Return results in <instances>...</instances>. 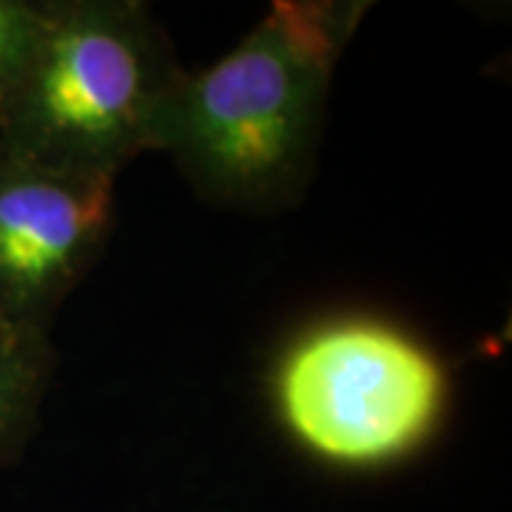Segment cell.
<instances>
[{
    "label": "cell",
    "mask_w": 512,
    "mask_h": 512,
    "mask_svg": "<svg viewBox=\"0 0 512 512\" xmlns=\"http://www.w3.org/2000/svg\"><path fill=\"white\" fill-rule=\"evenodd\" d=\"M362 15V3H274L220 60L183 69L154 151L205 200L245 211L291 202L311 177L333 74Z\"/></svg>",
    "instance_id": "cell-1"
},
{
    "label": "cell",
    "mask_w": 512,
    "mask_h": 512,
    "mask_svg": "<svg viewBox=\"0 0 512 512\" xmlns=\"http://www.w3.org/2000/svg\"><path fill=\"white\" fill-rule=\"evenodd\" d=\"M52 373L49 336L0 319V467L12 464L32 439Z\"/></svg>",
    "instance_id": "cell-5"
},
{
    "label": "cell",
    "mask_w": 512,
    "mask_h": 512,
    "mask_svg": "<svg viewBox=\"0 0 512 512\" xmlns=\"http://www.w3.org/2000/svg\"><path fill=\"white\" fill-rule=\"evenodd\" d=\"M279 427L313 461L373 473L416 456L450 404V373L413 330L373 313L302 328L276 356Z\"/></svg>",
    "instance_id": "cell-3"
},
{
    "label": "cell",
    "mask_w": 512,
    "mask_h": 512,
    "mask_svg": "<svg viewBox=\"0 0 512 512\" xmlns=\"http://www.w3.org/2000/svg\"><path fill=\"white\" fill-rule=\"evenodd\" d=\"M183 74L140 0H46V18L0 103V151L69 177L111 180L154 151Z\"/></svg>",
    "instance_id": "cell-2"
},
{
    "label": "cell",
    "mask_w": 512,
    "mask_h": 512,
    "mask_svg": "<svg viewBox=\"0 0 512 512\" xmlns=\"http://www.w3.org/2000/svg\"><path fill=\"white\" fill-rule=\"evenodd\" d=\"M46 0H0V103L35 49Z\"/></svg>",
    "instance_id": "cell-6"
},
{
    "label": "cell",
    "mask_w": 512,
    "mask_h": 512,
    "mask_svg": "<svg viewBox=\"0 0 512 512\" xmlns=\"http://www.w3.org/2000/svg\"><path fill=\"white\" fill-rule=\"evenodd\" d=\"M117 183L69 177L0 151V319L49 336L114 228Z\"/></svg>",
    "instance_id": "cell-4"
}]
</instances>
